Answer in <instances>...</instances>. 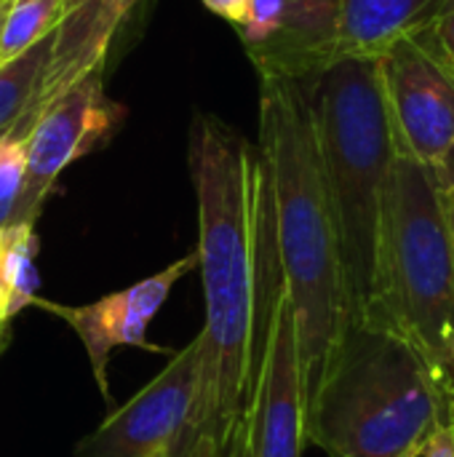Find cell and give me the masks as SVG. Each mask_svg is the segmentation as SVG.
I'll return each mask as SVG.
<instances>
[{
  "mask_svg": "<svg viewBox=\"0 0 454 457\" xmlns=\"http://www.w3.org/2000/svg\"><path fill=\"white\" fill-rule=\"evenodd\" d=\"M187 158L206 321L198 332V399L174 457L203 442L227 450L252 410L273 316L286 295L273 182L260 147L219 115L198 112Z\"/></svg>",
  "mask_w": 454,
  "mask_h": 457,
  "instance_id": "cell-1",
  "label": "cell"
},
{
  "mask_svg": "<svg viewBox=\"0 0 454 457\" xmlns=\"http://www.w3.org/2000/svg\"><path fill=\"white\" fill-rule=\"evenodd\" d=\"M313 88L289 78H260L257 145L273 182L278 252L297 324L308 404L353 321Z\"/></svg>",
  "mask_w": 454,
  "mask_h": 457,
  "instance_id": "cell-2",
  "label": "cell"
},
{
  "mask_svg": "<svg viewBox=\"0 0 454 457\" xmlns=\"http://www.w3.org/2000/svg\"><path fill=\"white\" fill-rule=\"evenodd\" d=\"M452 420V391L401 335L353 319L308 404V445L329 457H423Z\"/></svg>",
  "mask_w": 454,
  "mask_h": 457,
  "instance_id": "cell-3",
  "label": "cell"
},
{
  "mask_svg": "<svg viewBox=\"0 0 454 457\" xmlns=\"http://www.w3.org/2000/svg\"><path fill=\"white\" fill-rule=\"evenodd\" d=\"M359 319L409 340L447 380L454 340V236L436 169L399 155L385 187L372 297Z\"/></svg>",
  "mask_w": 454,
  "mask_h": 457,
  "instance_id": "cell-4",
  "label": "cell"
},
{
  "mask_svg": "<svg viewBox=\"0 0 454 457\" xmlns=\"http://www.w3.org/2000/svg\"><path fill=\"white\" fill-rule=\"evenodd\" d=\"M353 319L372 297L385 187L399 158L377 59H343L313 88Z\"/></svg>",
  "mask_w": 454,
  "mask_h": 457,
  "instance_id": "cell-5",
  "label": "cell"
},
{
  "mask_svg": "<svg viewBox=\"0 0 454 457\" xmlns=\"http://www.w3.org/2000/svg\"><path fill=\"white\" fill-rule=\"evenodd\" d=\"M377 62L399 155L436 169L454 145V67L436 27Z\"/></svg>",
  "mask_w": 454,
  "mask_h": 457,
  "instance_id": "cell-6",
  "label": "cell"
},
{
  "mask_svg": "<svg viewBox=\"0 0 454 457\" xmlns=\"http://www.w3.org/2000/svg\"><path fill=\"white\" fill-rule=\"evenodd\" d=\"M198 386L201 340L195 335L155 380L78 442L75 457H174L190 426Z\"/></svg>",
  "mask_w": 454,
  "mask_h": 457,
  "instance_id": "cell-7",
  "label": "cell"
},
{
  "mask_svg": "<svg viewBox=\"0 0 454 457\" xmlns=\"http://www.w3.org/2000/svg\"><path fill=\"white\" fill-rule=\"evenodd\" d=\"M343 0H252L235 27L260 78L316 86L340 62Z\"/></svg>",
  "mask_w": 454,
  "mask_h": 457,
  "instance_id": "cell-8",
  "label": "cell"
},
{
  "mask_svg": "<svg viewBox=\"0 0 454 457\" xmlns=\"http://www.w3.org/2000/svg\"><path fill=\"white\" fill-rule=\"evenodd\" d=\"M102 67L86 72L51 107H45L27 139L24 185L16 222L37 220L59 174L94 147H99L118 126L120 110L107 99L102 86Z\"/></svg>",
  "mask_w": 454,
  "mask_h": 457,
  "instance_id": "cell-9",
  "label": "cell"
},
{
  "mask_svg": "<svg viewBox=\"0 0 454 457\" xmlns=\"http://www.w3.org/2000/svg\"><path fill=\"white\" fill-rule=\"evenodd\" d=\"M195 268H201L198 249L190 252L187 257L166 265L163 270H158L120 292H112L96 303L72 308V305H56V303L35 297L32 305L59 316L62 321H67L75 329V335L80 337V343L88 353L91 372H94L102 399L112 402L110 380H107V364H110L112 351L115 348H142L150 353H169L166 348L147 340V327L158 316L163 303L169 300L177 281H182Z\"/></svg>",
  "mask_w": 454,
  "mask_h": 457,
  "instance_id": "cell-10",
  "label": "cell"
},
{
  "mask_svg": "<svg viewBox=\"0 0 454 457\" xmlns=\"http://www.w3.org/2000/svg\"><path fill=\"white\" fill-rule=\"evenodd\" d=\"M249 412L254 423V457H302L308 447V402L289 295L276 308Z\"/></svg>",
  "mask_w": 454,
  "mask_h": 457,
  "instance_id": "cell-11",
  "label": "cell"
},
{
  "mask_svg": "<svg viewBox=\"0 0 454 457\" xmlns=\"http://www.w3.org/2000/svg\"><path fill=\"white\" fill-rule=\"evenodd\" d=\"M450 0H343L340 62L383 59L393 46L439 24Z\"/></svg>",
  "mask_w": 454,
  "mask_h": 457,
  "instance_id": "cell-12",
  "label": "cell"
},
{
  "mask_svg": "<svg viewBox=\"0 0 454 457\" xmlns=\"http://www.w3.org/2000/svg\"><path fill=\"white\" fill-rule=\"evenodd\" d=\"M99 11H102V0H64L62 24L56 29V46H54V56H51V64H48V72L43 80V91H40L37 102L32 104V110L13 129L16 134L29 137L45 107H51L86 72L104 64L94 54V32H96Z\"/></svg>",
  "mask_w": 454,
  "mask_h": 457,
  "instance_id": "cell-13",
  "label": "cell"
},
{
  "mask_svg": "<svg viewBox=\"0 0 454 457\" xmlns=\"http://www.w3.org/2000/svg\"><path fill=\"white\" fill-rule=\"evenodd\" d=\"M35 257L37 233L32 222H13L0 230V327L35 303L40 287Z\"/></svg>",
  "mask_w": 454,
  "mask_h": 457,
  "instance_id": "cell-14",
  "label": "cell"
},
{
  "mask_svg": "<svg viewBox=\"0 0 454 457\" xmlns=\"http://www.w3.org/2000/svg\"><path fill=\"white\" fill-rule=\"evenodd\" d=\"M56 32L35 43L21 56L0 64V142L21 123L43 91V80L54 56Z\"/></svg>",
  "mask_w": 454,
  "mask_h": 457,
  "instance_id": "cell-15",
  "label": "cell"
},
{
  "mask_svg": "<svg viewBox=\"0 0 454 457\" xmlns=\"http://www.w3.org/2000/svg\"><path fill=\"white\" fill-rule=\"evenodd\" d=\"M64 0H13L0 37V64L29 51L62 24Z\"/></svg>",
  "mask_w": 454,
  "mask_h": 457,
  "instance_id": "cell-16",
  "label": "cell"
},
{
  "mask_svg": "<svg viewBox=\"0 0 454 457\" xmlns=\"http://www.w3.org/2000/svg\"><path fill=\"white\" fill-rule=\"evenodd\" d=\"M24 163H27V139L19 134H8L0 142V230L16 222L21 185H24Z\"/></svg>",
  "mask_w": 454,
  "mask_h": 457,
  "instance_id": "cell-17",
  "label": "cell"
},
{
  "mask_svg": "<svg viewBox=\"0 0 454 457\" xmlns=\"http://www.w3.org/2000/svg\"><path fill=\"white\" fill-rule=\"evenodd\" d=\"M139 0H102V11L96 19V32H94V54L104 62L107 48L115 37V32L120 29V24L126 21V16L134 11Z\"/></svg>",
  "mask_w": 454,
  "mask_h": 457,
  "instance_id": "cell-18",
  "label": "cell"
},
{
  "mask_svg": "<svg viewBox=\"0 0 454 457\" xmlns=\"http://www.w3.org/2000/svg\"><path fill=\"white\" fill-rule=\"evenodd\" d=\"M222 457H254V423H252V412L238 423L227 450Z\"/></svg>",
  "mask_w": 454,
  "mask_h": 457,
  "instance_id": "cell-19",
  "label": "cell"
},
{
  "mask_svg": "<svg viewBox=\"0 0 454 457\" xmlns=\"http://www.w3.org/2000/svg\"><path fill=\"white\" fill-rule=\"evenodd\" d=\"M203 5L222 16L225 21H230L233 27H238L246 16H249V8H252V0H203Z\"/></svg>",
  "mask_w": 454,
  "mask_h": 457,
  "instance_id": "cell-20",
  "label": "cell"
},
{
  "mask_svg": "<svg viewBox=\"0 0 454 457\" xmlns=\"http://www.w3.org/2000/svg\"><path fill=\"white\" fill-rule=\"evenodd\" d=\"M436 35H439V43L444 48V54L450 56L454 67V0H450V5L444 8L439 24H436Z\"/></svg>",
  "mask_w": 454,
  "mask_h": 457,
  "instance_id": "cell-21",
  "label": "cell"
},
{
  "mask_svg": "<svg viewBox=\"0 0 454 457\" xmlns=\"http://www.w3.org/2000/svg\"><path fill=\"white\" fill-rule=\"evenodd\" d=\"M423 457H454V431H452V420H450V426H444L436 436H433V442H431V447L425 450V455Z\"/></svg>",
  "mask_w": 454,
  "mask_h": 457,
  "instance_id": "cell-22",
  "label": "cell"
},
{
  "mask_svg": "<svg viewBox=\"0 0 454 457\" xmlns=\"http://www.w3.org/2000/svg\"><path fill=\"white\" fill-rule=\"evenodd\" d=\"M436 177L442 190H454V145L450 147V153L444 155V161L436 166Z\"/></svg>",
  "mask_w": 454,
  "mask_h": 457,
  "instance_id": "cell-23",
  "label": "cell"
},
{
  "mask_svg": "<svg viewBox=\"0 0 454 457\" xmlns=\"http://www.w3.org/2000/svg\"><path fill=\"white\" fill-rule=\"evenodd\" d=\"M185 457H222V450L211 442H203V445H195Z\"/></svg>",
  "mask_w": 454,
  "mask_h": 457,
  "instance_id": "cell-24",
  "label": "cell"
},
{
  "mask_svg": "<svg viewBox=\"0 0 454 457\" xmlns=\"http://www.w3.org/2000/svg\"><path fill=\"white\" fill-rule=\"evenodd\" d=\"M444 201H447V214H450V225H452L454 236V190H444Z\"/></svg>",
  "mask_w": 454,
  "mask_h": 457,
  "instance_id": "cell-25",
  "label": "cell"
},
{
  "mask_svg": "<svg viewBox=\"0 0 454 457\" xmlns=\"http://www.w3.org/2000/svg\"><path fill=\"white\" fill-rule=\"evenodd\" d=\"M8 343H11V327L5 324V327H0V353L8 348Z\"/></svg>",
  "mask_w": 454,
  "mask_h": 457,
  "instance_id": "cell-26",
  "label": "cell"
},
{
  "mask_svg": "<svg viewBox=\"0 0 454 457\" xmlns=\"http://www.w3.org/2000/svg\"><path fill=\"white\" fill-rule=\"evenodd\" d=\"M11 3H13V0H11ZM11 3L0 5V37H3V27H5V16H8V11H11Z\"/></svg>",
  "mask_w": 454,
  "mask_h": 457,
  "instance_id": "cell-27",
  "label": "cell"
},
{
  "mask_svg": "<svg viewBox=\"0 0 454 457\" xmlns=\"http://www.w3.org/2000/svg\"><path fill=\"white\" fill-rule=\"evenodd\" d=\"M450 388H454V340H452V375H450Z\"/></svg>",
  "mask_w": 454,
  "mask_h": 457,
  "instance_id": "cell-28",
  "label": "cell"
},
{
  "mask_svg": "<svg viewBox=\"0 0 454 457\" xmlns=\"http://www.w3.org/2000/svg\"><path fill=\"white\" fill-rule=\"evenodd\" d=\"M452 431H454V391H452Z\"/></svg>",
  "mask_w": 454,
  "mask_h": 457,
  "instance_id": "cell-29",
  "label": "cell"
},
{
  "mask_svg": "<svg viewBox=\"0 0 454 457\" xmlns=\"http://www.w3.org/2000/svg\"><path fill=\"white\" fill-rule=\"evenodd\" d=\"M5 3H11V0H0V5H5Z\"/></svg>",
  "mask_w": 454,
  "mask_h": 457,
  "instance_id": "cell-30",
  "label": "cell"
},
{
  "mask_svg": "<svg viewBox=\"0 0 454 457\" xmlns=\"http://www.w3.org/2000/svg\"><path fill=\"white\" fill-rule=\"evenodd\" d=\"M450 391H454V388H450Z\"/></svg>",
  "mask_w": 454,
  "mask_h": 457,
  "instance_id": "cell-31",
  "label": "cell"
}]
</instances>
